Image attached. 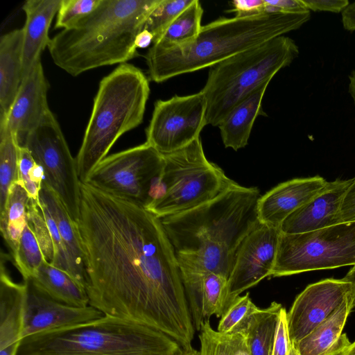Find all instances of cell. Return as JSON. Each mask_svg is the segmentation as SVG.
I'll return each mask as SVG.
<instances>
[{
  "instance_id": "cell-1",
  "label": "cell",
  "mask_w": 355,
  "mask_h": 355,
  "mask_svg": "<svg viewBox=\"0 0 355 355\" xmlns=\"http://www.w3.org/2000/svg\"><path fill=\"white\" fill-rule=\"evenodd\" d=\"M77 225L89 305L191 345L194 326L160 219L141 205L81 182Z\"/></svg>"
},
{
  "instance_id": "cell-2",
  "label": "cell",
  "mask_w": 355,
  "mask_h": 355,
  "mask_svg": "<svg viewBox=\"0 0 355 355\" xmlns=\"http://www.w3.org/2000/svg\"><path fill=\"white\" fill-rule=\"evenodd\" d=\"M260 196L257 188L234 182L209 202L159 218L179 267L228 279L239 246L259 223Z\"/></svg>"
},
{
  "instance_id": "cell-3",
  "label": "cell",
  "mask_w": 355,
  "mask_h": 355,
  "mask_svg": "<svg viewBox=\"0 0 355 355\" xmlns=\"http://www.w3.org/2000/svg\"><path fill=\"white\" fill-rule=\"evenodd\" d=\"M161 0H101L73 27L51 39L53 62L72 76L101 67L126 63L138 53L135 42Z\"/></svg>"
},
{
  "instance_id": "cell-4",
  "label": "cell",
  "mask_w": 355,
  "mask_h": 355,
  "mask_svg": "<svg viewBox=\"0 0 355 355\" xmlns=\"http://www.w3.org/2000/svg\"><path fill=\"white\" fill-rule=\"evenodd\" d=\"M310 18L311 12L218 19L202 26L198 36L190 42L166 49L152 46L145 55L148 79L162 83L181 74L210 68L298 29Z\"/></svg>"
},
{
  "instance_id": "cell-5",
  "label": "cell",
  "mask_w": 355,
  "mask_h": 355,
  "mask_svg": "<svg viewBox=\"0 0 355 355\" xmlns=\"http://www.w3.org/2000/svg\"><path fill=\"white\" fill-rule=\"evenodd\" d=\"M149 94L148 78L132 64H121L102 78L76 157L80 182L87 181L121 135L142 123Z\"/></svg>"
},
{
  "instance_id": "cell-6",
  "label": "cell",
  "mask_w": 355,
  "mask_h": 355,
  "mask_svg": "<svg viewBox=\"0 0 355 355\" xmlns=\"http://www.w3.org/2000/svg\"><path fill=\"white\" fill-rule=\"evenodd\" d=\"M180 345L152 327L110 315L22 338L16 355H173Z\"/></svg>"
},
{
  "instance_id": "cell-7",
  "label": "cell",
  "mask_w": 355,
  "mask_h": 355,
  "mask_svg": "<svg viewBox=\"0 0 355 355\" xmlns=\"http://www.w3.org/2000/svg\"><path fill=\"white\" fill-rule=\"evenodd\" d=\"M299 53L295 42L282 35L211 67L200 91L206 101L207 125L218 126L239 102L270 81Z\"/></svg>"
},
{
  "instance_id": "cell-8",
  "label": "cell",
  "mask_w": 355,
  "mask_h": 355,
  "mask_svg": "<svg viewBox=\"0 0 355 355\" xmlns=\"http://www.w3.org/2000/svg\"><path fill=\"white\" fill-rule=\"evenodd\" d=\"M163 156V169L151 187L145 207L159 218L209 202L234 182L207 159L200 137Z\"/></svg>"
},
{
  "instance_id": "cell-9",
  "label": "cell",
  "mask_w": 355,
  "mask_h": 355,
  "mask_svg": "<svg viewBox=\"0 0 355 355\" xmlns=\"http://www.w3.org/2000/svg\"><path fill=\"white\" fill-rule=\"evenodd\" d=\"M355 265V221L308 232H280L271 277Z\"/></svg>"
},
{
  "instance_id": "cell-10",
  "label": "cell",
  "mask_w": 355,
  "mask_h": 355,
  "mask_svg": "<svg viewBox=\"0 0 355 355\" xmlns=\"http://www.w3.org/2000/svg\"><path fill=\"white\" fill-rule=\"evenodd\" d=\"M164 163V156L145 142L105 157L85 183L145 207Z\"/></svg>"
},
{
  "instance_id": "cell-11",
  "label": "cell",
  "mask_w": 355,
  "mask_h": 355,
  "mask_svg": "<svg viewBox=\"0 0 355 355\" xmlns=\"http://www.w3.org/2000/svg\"><path fill=\"white\" fill-rule=\"evenodd\" d=\"M24 147L44 171V182L58 196L77 223L80 202V181L60 125L51 111L28 136Z\"/></svg>"
},
{
  "instance_id": "cell-12",
  "label": "cell",
  "mask_w": 355,
  "mask_h": 355,
  "mask_svg": "<svg viewBox=\"0 0 355 355\" xmlns=\"http://www.w3.org/2000/svg\"><path fill=\"white\" fill-rule=\"evenodd\" d=\"M206 109L201 92L157 101L146 130V142L162 155L186 147L200 137L207 125Z\"/></svg>"
},
{
  "instance_id": "cell-13",
  "label": "cell",
  "mask_w": 355,
  "mask_h": 355,
  "mask_svg": "<svg viewBox=\"0 0 355 355\" xmlns=\"http://www.w3.org/2000/svg\"><path fill=\"white\" fill-rule=\"evenodd\" d=\"M279 234V229L259 222L243 239L227 279V307L242 292L270 276Z\"/></svg>"
},
{
  "instance_id": "cell-14",
  "label": "cell",
  "mask_w": 355,
  "mask_h": 355,
  "mask_svg": "<svg viewBox=\"0 0 355 355\" xmlns=\"http://www.w3.org/2000/svg\"><path fill=\"white\" fill-rule=\"evenodd\" d=\"M350 294L351 284L343 278H328L308 285L287 312L288 329L293 344L328 318Z\"/></svg>"
},
{
  "instance_id": "cell-15",
  "label": "cell",
  "mask_w": 355,
  "mask_h": 355,
  "mask_svg": "<svg viewBox=\"0 0 355 355\" xmlns=\"http://www.w3.org/2000/svg\"><path fill=\"white\" fill-rule=\"evenodd\" d=\"M25 282L27 295L21 339L44 331L88 323L105 315L90 305L77 307L57 302L37 291L29 281Z\"/></svg>"
},
{
  "instance_id": "cell-16",
  "label": "cell",
  "mask_w": 355,
  "mask_h": 355,
  "mask_svg": "<svg viewBox=\"0 0 355 355\" xmlns=\"http://www.w3.org/2000/svg\"><path fill=\"white\" fill-rule=\"evenodd\" d=\"M49 83L41 60L26 74L17 94L4 119L19 146H24L28 136L51 111L47 102Z\"/></svg>"
},
{
  "instance_id": "cell-17",
  "label": "cell",
  "mask_w": 355,
  "mask_h": 355,
  "mask_svg": "<svg viewBox=\"0 0 355 355\" xmlns=\"http://www.w3.org/2000/svg\"><path fill=\"white\" fill-rule=\"evenodd\" d=\"M353 180L328 182L323 190L283 221L279 227L280 232L300 234L341 223L342 202Z\"/></svg>"
},
{
  "instance_id": "cell-18",
  "label": "cell",
  "mask_w": 355,
  "mask_h": 355,
  "mask_svg": "<svg viewBox=\"0 0 355 355\" xmlns=\"http://www.w3.org/2000/svg\"><path fill=\"white\" fill-rule=\"evenodd\" d=\"M328 182L316 175L282 182L260 196L257 211L261 223L279 229L283 221L318 194Z\"/></svg>"
},
{
  "instance_id": "cell-19",
  "label": "cell",
  "mask_w": 355,
  "mask_h": 355,
  "mask_svg": "<svg viewBox=\"0 0 355 355\" xmlns=\"http://www.w3.org/2000/svg\"><path fill=\"white\" fill-rule=\"evenodd\" d=\"M194 328L212 315L220 318L227 308V279L206 271L180 268Z\"/></svg>"
},
{
  "instance_id": "cell-20",
  "label": "cell",
  "mask_w": 355,
  "mask_h": 355,
  "mask_svg": "<svg viewBox=\"0 0 355 355\" xmlns=\"http://www.w3.org/2000/svg\"><path fill=\"white\" fill-rule=\"evenodd\" d=\"M60 3L61 0H28L24 3V76L41 60L42 53L48 48L51 41L49 31Z\"/></svg>"
},
{
  "instance_id": "cell-21",
  "label": "cell",
  "mask_w": 355,
  "mask_h": 355,
  "mask_svg": "<svg viewBox=\"0 0 355 355\" xmlns=\"http://www.w3.org/2000/svg\"><path fill=\"white\" fill-rule=\"evenodd\" d=\"M10 258L1 252L0 263V349L21 340L27 284L15 282L6 269Z\"/></svg>"
},
{
  "instance_id": "cell-22",
  "label": "cell",
  "mask_w": 355,
  "mask_h": 355,
  "mask_svg": "<svg viewBox=\"0 0 355 355\" xmlns=\"http://www.w3.org/2000/svg\"><path fill=\"white\" fill-rule=\"evenodd\" d=\"M350 296L324 321L294 344L298 355H339L349 346L343 330L353 309Z\"/></svg>"
},
{
  "instance_id": "cell-23",
  "label": "cell",
  "mask_w": 355,
  "mask_h": 355,
  "mask_svg": "<svg viewBox=\"0 0 355 355\" xmlns=\"http://www.w3.org/2000/svg\"><path fill=\"white\" fill-rule=\"evenodd\" d=\"M23 28L0 38V116H6L24 78Z\"/></svg>"
},
{
  "instance_id": "cell-24",
  "label": "cell",
  "mask_w": 355,
  "mask_h": 355,
  "mask_svg": "<svg viewBox=\"0 0 355 355\" xmlns=\"http://www.w3.org/2000/svg\"><path fill=\"white\" fill-rule=\"evenodd\" d=\"M270 82L262 83L239 102L218 126L226 148L238 150L248 144L254 121L262 112V99Z\"/></svg>"
},
{
  "instance_id": "cell-25",
  "label": "cell",
  "mask_w": 355,
  "mask_h": 355,
  "mask_svg": "<svg viewBox=\"0 0 355 355\" xmlns=\"http://www.w3.org/2000/svg\"><path fill=\"white\" fill-rule=\"evenodd\" d=\"M40 201L48 209L55 220L76 280L85 288L84 255L77 223L72 219L58 196L44 182L40 192Z\"/></svg>"
},
{
  "instance_id": "cell-26",
  "label": "cell",
  "mask_w": 355,
  "mask_h": 355,
  "mask_svg": "<svg viewBox=\"0 0 355 355\" xmlns=\"http://www.w3.org/2000/svg\"><path fill=\"white\" fill-rule=\"evenodd\" d=\"M27 281L37 291L60 303L77 307L89 305L85 288L69 273L46 260L36 274Z\"/></svg>"
},
{
  "instance_id": "cell-27",
  "label": "cell",
  "mask_w": 355,
  "mask_h": 355,
  "mask_svg": "<svg viewBox=\"0 0 355 355\" xmlns=\"http://www.w3.org/2000/svg\"><path fill=\"white\" fill-rule=\"evenodd\" d=\"M282 308L273 302L253 316L243 333L250 355H271Z\"/></svg>"
},
{
  "instance_id": "cell-28",
  "label": "cell",
  "mask_w": 355,
  "mask_h": 355,
  "mask_svg": "<svg viewBox=\"0 0 355 355\" xmlns=\"http://www.w3.org/2000/svg\"><path fill=\"white\" fill-rule=\"evenodd\" d=\"M29 197L17 182L11 186L4 211L0 214V230L12 255L16 251L21 234L27 225Z\"/></svg>"
},
{
  "instance_id": "cell-29",
  "label": "cell",
  "mask_w": 355,
  "mask_h": 355,
  "mask_svg": "<svg viewBox=\"0 0 355 355\" xmlns=\"http://www.w3.org/2000/svg\"><path fill=\"white\" fill-rule=\"evenodd\" d=\"M203 9L199 1L193 0L171 23L159 41L153 46L166 49L193 41L202 26Z\"/></svg>"
},
{
  "instance_id": "cell-30",
  "label": "cell",
  "mask_w": 355,
  "mask_h": 355,
  "mask_svg": "<svg viewBox=\"0 0 355 355\" xmlns=\"http://www.w3.org/2000/svg\"><path fill=\"white\" fill-rule=\"evenodd\" d=\"M19 146L0 118V214L6 207L10 189L17 181Z\"/></svg>"
},
{
  "instance_id": "cell-31",
  "label": "cell",
  "mask_w": 355,
  "mask_h": 355,
  "mask_svg": "<svg viewBox=\"0 0 355 355\" xmlns=\"http://www.w3.org/2000/svg\"><path fill=\"white\" fill-rule=\"evenodd\" d=\"M200 355H250L245 336L214 330L209 320L201 324Z\"/></svg>"
},
{
  "instance_id": "cell-32",
  "label": "cell",
  "mask_w": 355,
  "mask_h": 355,
  "mask_svg": "<svg viewBox=\"0 0 355 355\" xmlns=\"http://www.w3.org/2000/svg\"><path fill=\"white\" fill-rule=\"evenodd\" d=\"M12 257L24 281L32 278L45 260L40 245L28 225L24 228L16 251Z\"/></svg>"
},
{
  "instance_id": "cell-33",
  "label": "cell",
  "mask_w": 355,
  "mask_h": 355,
  "mask_svg": "<svg viewBox=\"0 0 355 355\" xmlns=\"http://www.w3.org/2000/svg\"><path fill=\"white\" fill-rule=\"evenodd\" d=\"M260 309L252 302L248 293L243 296L239 295L221 315L217 331L224 334H243L252 318Z\"/></svg>"
},
{
  "instance_id": "cell-34",
  "label": "cell",
  "mask_w": 355,
  "mask_h": 355,
  "mask_svg": "<svg viewBox=\"0 0 355 355\" xmlns=\"http://www.w3.org/2000/svg\"><path fill=\"white\" fill-rule=\"evenodd\" d=\"M193 0H161L148 16L144 29L153 35V44L157 43L175 18Z\"/></svg>"
},
{
  "instance_id": "cell-35",
  "label": "cell",
  "mask_w": 355,
  "mask_h": 355,
  "mask_svg": "<svg viewBox=\"0 0 355 355\" xmlns=\"http://www.w3.org/2000/svg\"><path fill=\"white\" fill-rule=\"evenodd\" d=\"M44 180L42 167L36 162L27 148L19 146L17 182L24 188L30 199L40 201Z\"/></svg>"
},
{
  "instance_id": "cell-36",
  "label": "cell",
  "mask_w": 355,
  "mask_h": 355,
  "mask_svg": "<svg viewBox=\"0 0 355 355\" xmlns=\"http://www.w3.org/2000/svg\"><path fill=\"white\" fill-rule=\"evenodd\" d=\"M27 225L34 234L45 260L51 263L54 259L53 243L40 201L29 198Z\"/></svg>"
},
{
  "instance_id": "cell-37",
  "label": "cell",
  "mask_w": 355,
  "mask_h": 355,
  "mask_svg": "<svg viewBox=\"0 0 355 355\" xmlns=\"http://www.w3.org/2000/svg\"><path fill=\"white\" fill-rule=\"evenodd\" d=\"M101 0H61L57 13L55 28L69 29L90 15Z\"/></svg>"
},
{
  "instance_id": "cell-38",
  "label": "cell",
  "mask_w": 355,
  "mask_h": 355,
  "mask_svg": "<svg viewBox=\"0 0 355 355\" xmlns=\"http://www.w3.org/2000/svg\"><path fill=\"white\" fill-rule=\"evenodd\" d=\"M271 355H298L289 336L287 311L283 307L279 315L275 340Z\"/></svg>"
},
{
  "instance_id": "cell-39",
  "label": "cell",
  "mask_w": 355,
  "mask_h": 355,
  "mask_svg": "<svg viewBox=\"0 0 355 355\" xmlns=\"http://www.w3.org/2000/svg\"><path fill=\"white\" fill-rule=\"evenodd\" d=\"M266 13L297 14L310 12L302 0H265Z\"/></svg>"
},
{
  "instance_id": "cell-40",
  "label": "cell",
  "mask_w": 355,
  "mask_h": 355,
  "mask_svg": "<svg viewBox=\"0 0 355 355\" xmlns=\"http://www.w3.org/2000/svg\"><path fill=\"white\" fill-rule=\"evenodd\" d=\"M228 11L236 17H245L265 14V0H235L231 2Z\"/></svg>"
},
{
  "instance_id": "cell-41",
  "label": "cell",
  "mask_w": 355,
  "mask_h": 355,
  "mask_svg": "<svg viewBox=\"0 0 355 355\" xmlns=\"http://www.w3.org/2000/svg\"><path fill=\"white\" fill-rule=\"evenodd\" d=\"M303 3L311 12H343L349 5L348 0H302Z\"/></svg>"
},
{
  "instance_id": "cell-42",
  "label": "cell",
  "mask_w": 355,
  "mask_h": 355,
  "mask_svg": "<svg viewBox=\"0 0 355 355\" xmlns=\"http://www.w3.org/2000/svg\"><path fill=\"white\" fill-rule=\"evenodd\" d=\"M340 218L341 223L355 221V178L344 196Z\"/></svg>"
},
{
  "instance_id": "cell-43",
  "label": "cell",
  "mask_w": 355,
  "mask_h": 355,
  "mask_svg": "<svg viewBox=\"0 0 355 355\" xmlns=\"http://www.w3.org/2000/svg\"><path fill=\"white\" fill-rule=\"evenodd\" d=\"M343 28L349 31H355V2L349 3L341 13Z\"/></svg>"
},
{
  "instance_id": "cell-44",
  "label": "cell",
  "mask_w": 355,
  "mask_h": 355,
  "mask_svg": "<svg viewBox=\"0 0 355 355\" xmlns=\"http://www.w3.org/2000/svg\"><path fill=\"white\" fill-rule=\"evenodd\" d=\"M153 42V35L147 30L143 29L136 37L135 46L137 48H146Z\"/></svg>"
},
{
  "instance_id": "cell-45",
  "label": "cell",
  "mask_w": 355,
  "mask_h": 355,
  "mask_svg": "<svg viewBox=\"0 0 355 355\" xmlns=\"http://www.w3.org/2000/svg\"><path fill=\"white\" fill-rule=\"evenodd\" d=\"M343 279L351 284L350 297L353 307H355V265L353 266L352 269L347 273Z\"/></svg>"
},
{
  "instance_id": "cell-46",
  "label": "cell",
  "mask_w": 355,
  "mask_h": 355,
  "mask_svg": "<svg viewBox=\"0 0 355 355\" xmlns=\"http://www.w3.org/2000/svg\"><path fill=\"white\" fill-rule=\"evenodd\" d=\"M173 355H200V351L196 350L192 346L181 347Z\"/></svg>"
},
{
  "instance_id": "cell-47",
  "label": "cell",
  "mask_w": 355,
  "mask_h": 355,
  "mask_svg": "<svg viewBox=\"0 0 355 355\" xmlns=\"http://www.w3.org/2000/svg\"><path fill=\"white\" fill-rule=\"evenodd\" d=\"M19 343L20 341L17 342L2 349H0V355H16Z\"/></svg>"
},
{
  "instance_id": "cell-48",
  "label": "cell",
  "mask_w": 355,
  "mask_h": 355,
  "mask_svg": "<svg viewBox=\"0 0 355 355\" xmlns=\"http://www.w3.org/2000/svg\"><path fill=\"white\" fill-rule=\"evenodd\" d=\"M348 91L353 101L355 103V70L352 71L349 76Z\"/></svg>"
},
{
  "instance_id": "cell-49",
  "label": "cell",
  "mask_w": 355,
  "mask_h": 355,
  "mask_svg": "<svg viewBox=\"0 0 355 355\" xmlns=\"http://www.w3.org/2000/svg\"><path fill=\"white\" fill-rule=\"evenodd\" d=\"M342 355H355V341L349 345Z\"/></svg>"
},
{
  "instance_id": "cell-50",
  "label": "cell",
  "mask_w": 355,
  "mask_h": 355,
  "mask_svg": "<svg viewBox=\"0 0 355 355\" xmlns=\"http://www.w3.org/2000/svg\"><path fill=\"white\" fill-rule=\"evenodd\" d=\"M339 355H342V354H339Z\"/></svg>"
}]
</instances>
